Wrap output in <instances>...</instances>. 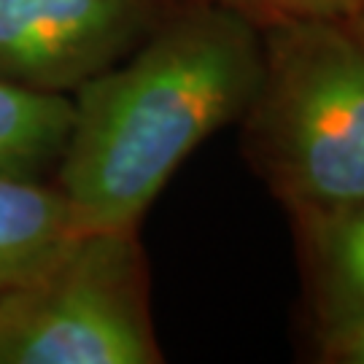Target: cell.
<instances>
[{"label":"cell","mask_w":364,"mask_h":364,"mask_svg":"<svg viewBox=\"0 0 364 364\" xmlns=\"http://www.w3.org/2000/svg\"><path fill=\"white\" fill-rule=\"evenodd\" d=\"M259 73L262 41L246 16L200 6L84 81L54 183L78 230H135L183 159L246 114Z\"/></svg>","instance_id":"6da1fadb"},{"label":"cell","mask_w":364,"mask_h":364,"mask_svg":"<svg viewBox=\"0 0 364 364\" xmlns=\"http://www.w3.org/2000/svg\"><path fill=\"white\" fill-rule=\"evenodd\" d=\"M248 146L291 213L364 203V46L338 19H270Z\"/></svg>","instance_id":"7a4b0ae2"},{"label":"cell","mask_w":364,"mask_h":364,"mask_svg":"<svg viewBox=\"0 0 364 364\" xmlns=\"http://www.w3.org/2000/svg\"><path fill=\"white\" fill-rule=\"evenodd\" d=\"M149 275L135 230H78L0 291V364H154Z\"/></svg>","instance_id":"3957f363"},{"label":"cell","mask_w":364,"mask_h":364,"mask_svg":"<svg viewBox=\"0 0 364 364\" xmlns=\"http://www.w3.org/2000/svg\"><path fill=\"white\" fill-rule=\"evenodd\" d=\"M146 16V0H0V78L78 90L114 65Z\"/></svg>","instance_id":"277c9868"},{"label":"cell","mask_w":364,"mask_h":364,"mask_svg":"<svg viewBox=\"0 0 364 364\" xmlns=\"http://www.w3.org/2000/svg\"><path fill=\"white\" fill-rule=\"evenodd\" d=\"M321 326L364 316V203L294 213Z\"/></svg>","instance_id":"5b68a950"},{"label":"cell","mask_w":364,"mask_h":364,"mask_svg":"<svg viewBox=\"0 0 364 364\" xmlns=\"http://www.w3.org/2000/svg\"><path fill=\"white\" fill-rule=\"evenodd\" d=\"M73 127L68 92L36 90L0 78V178L38 181L60 165Z\"/></svg>","instance_id":"8992f818"},{"label":"cell","mask_w":364,"mask_h":364,"mask_svg":"<svg viewBox=\"0 0 364 364\" xmlns=\"http://www.w3.org/2000/svg\"><path fill=\"white\" fill-rule=\"evenodd\" d=\"M78 232L57 186L0 178V291L14 287Z\"/></svg>","instance_id":"52a82bcc"},{"label":"cell","mask_w":364,"mask_h":364,"mask_svg":"<svg viewBox=\"0 0 364 364\" xmlns=\"http://www.w3.org/2000/svg\"><path fill=\"white\" fill-rule=\"evenodd\" d=\"M270 19H338L348 22L364 0H248Z\"/></svg>","instance_id":"ba28073f"},{"label":"cell","mask_w":364,"mask_h":364,"mask_svg":"<svg viewBox=\"0 0 364 364\" xmlns=\"http://www.w3.org/2000/svg\"><path fill=\"white\" fill-rule=\"evenodd\" d=\"M324 353L332 362L364 364V316L321 326Z\"/></svg>","instance_id":"9c48e42d"},{"label":"cell","mask_w":364,"mask_h":364,"mask_svg":"<svg viewBox=\"0 0 364 364\" xmlns=\"http://www.w3.org/2000/svg\"><path fill=\"white\" fill-rule=\"evenodd\" d=\"M346 25H348V30H351L353 36H356V41H359V43L364 46V6L356 14H353V16L348 19V22H346Z\"/></svg>","instance_id":"30bf717a"}]
</instances>
